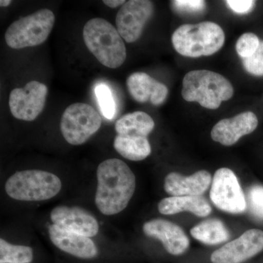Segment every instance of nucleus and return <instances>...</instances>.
<instances>
[{"label": "nucleus", "instance_id": "nucleus-11", "mask_svg": "<svg viewBox=\"0 0 263 263\" xmlns=\"http://www.w3.org/2000/svg\"><path fill=\"white\" fill-rule=\"evenodd\" d=\"M263 250V231L247 230L236 239L226 243L211 256L212 263H241Z\"/></svg>", "mask_w": 263, "mask_h": 263}, {"label": "nucleus", "instance_id": "nucleus-5", "mask_svg": "<svg viewBox=\"0 0 263 263\" xmlns=\"http://www.w3.org/2000/svg\"><path fill=\"white\" fill-rule=\"evenodd\" d=\"M62 188V182L56 175L29 170L12 175L5 183L8 196L22 201H43L56 196Z\"/></svg>", "mask_w": 263, "mask_h": 263}, {"label": "nucleus", "instance_id": "nucleus-2", "mask_svg": "<svg viewBox=\"0 0 263 263\" xmlns=\"http://www.w3.org/2000/svg\"><path fill=\"white\" fill-rule=\"evenodd\" d=\"M83 37L89 51L105 67L118 68L125 62L127 51L122 36L108 21L89 20L83 29Z\"/></svg>", "mask_w": 263, "mask_h": 263}, {"label": "nucleus", "instance_id": "nucleus-23", "mask_svg": "<svg viewBox=\"0 0 263 263\" xmlns=\"http://www.w3.org/2000/svg\"><path fill=\"white\" fill-rule=\"evenodd\" d=\"M95 95L104 117L111 120L115 117L116 104L110 87L105 84H99L95 88Z\"/></svg>", "mask_w": 263, "mask_h": 263}, {"label": "nucleus", "instance_id": "nucleus-1", "mask_svg": "<svg viewBox=\"0 0 263 263\" xmlns=\"http://www.w3.org/2000/svg\"><path fill=\"white\" fill-rule=\"evenodd\" d=\"M97 178L95 203L99 211L111 216L125 209L136 187V176L129 166L119 159L103 161L97 170Z\"/></svg>", "mask_w": 263, "mask_h": 263}, {"label": "nucleus", "instance_id": "nucleus-22", "mask_svg": "<svg viewBox=\"0 0 263 263\" xmlns=\"http://www.w3.org/2000/svg\"><path fill=\"white\" fill-rule=\"evenodd\" d=\"M32 259L30 247L13 245L3 238L0 239V263H30Z\"/></svg>", "mask_w": 263, "mask_h": 263}, {"label": "nucleus", "instance_id": "nucleus-17", "mask_svg": "<svg viewBox=\"0 0 263 263\" xmlns=\"http://www.w3.org/2000/svg\"><path fill=\"white\" fill-rule=\"evenodd\" d=\"M127 87L132 98L140 103L150 100L154 105H160L168 95L165 85L145 72L131 74L127 79Z\"/></svg>", "mask_w": 263, "mask_h": 263}, {"label": "nucleus", "instance_id": "nucleus-6", "mask_svg": "<svg viewBox=\"0 0 263 263\" xmlns=\"http://www.w3.org/2000/svg\"><path fill=\"white\" fill-rule=\"evenodd\" d=\"M54 23L51 10H38L10 24L5 32V41L13 49L39 46L48 39Z\"/></svg>", "mask_w": 263, "mask_h": 263}, {"label": "nucleus", "instance_id": "nucleus-15", "mask_svg": "<svg viewBox=\"0 0 263 263\" xmlns=\"http://www.w3.org/2000/svg\"><path fill=\"white\" fill-rule=\"evenodd\" d=\"M50 239L57 248L81 259H93L98 254V248L88 237L60 229L54 224L48 226Z\"/></svg>", "mask_w": 263, "mask_h": 263}, {"label": "nucleus", "instance_id": "nucleus-14", "mask_svg": "<svg viewBox=\"0 0 263 263\" xmlns=\"http://www.w3.org/2000/svg\"><path fill=\"white\" fill-rule=\"evenodd\" d=\"M144 234L160 240L164 249L173 255H181L190 247V240L177 224L164 219H153L143 226Z\"/></svg>", "mask_w": 263, "mask_h": 263}, {"label": "nucleus", "instance_id": "nucleus-25", "mask_svg": "<svg viewBox=\"0 0 263 263\" xmlns=\"http://www.w3.org/2000/svg\"><path fill=\"white\" fill-rule=\"evenodd\" d=\"M259 41L258 37L253 33H245L242 34L236 43V51L243 60L249 58L255 53L259 47Z\"/></svg>", "mask_w": 263, "mask_h": 263}, {"label": "nucleus", "instance_id": "nucleus-24", "mask_svg": "<svg viewBox=\"0 0 263 263\" xmlns=\"http://www.w3.org/2000/svg\"><path fill=\"white\" fill-rule=\"evenodd\" d=\"M247 209L255 219L263 221V186L254 185L247 191Z\"/></svg>", "mask_w": 263, "mask_h": 263}, {"label": "nucleus", "instance_id": "nucleus-21", "mask_svg": "<svg viewBox=\"0 0 263 263\" xmlns=\"http://www.w3.org/2000/svg\"><path fill=\"white\" fill-rule=\"evenodd\" d=\"M192 236L204 245L214 246L229 240L230 233L224 223L217 219H206L194 227Z\"/></svg>", "mask_w": 263, "mask_h": 263}, {"label": "nucleus", "instance_id": "nucleus-12", "mask_svg": "<svg viewBox=\"0 0 263 263\" xmlns=\"http://www.w3.org/2000/svg\"><path fill=\"white\" fill-rule=\"evenodd\" d=\"M53 224L67 230L91 238L98 234V221L92 214L80 207L57 206L52 210Z\"/></svg>", "mask_w": 263, "mask_h": 263}, {"label": "nucleus", "instance_id": "nucleus-28", "mask_svg": "<svg viewBox=\"0 0 263 263\" xmlns=\"http://www.w3.org/2000/svg\"><path fill=\"white\" fill-rule=\"evenodd\" d=\"M227 5L230 9L238 14H247L252 11L255 5V2L252 0H228Z\"/></svg>", "mask_w": 263, "mask_h": 263}, {"label": "nucleus", "instance_id": "nucleus-16", "mask_svg": "<svg viewBox=\"0 0 263 263\" xmlns=\"http://www.w3.org/2000/svg\"><path fill=\"white\" fill-rule=\"evenodd\" d=\"M212 182V176L206 171H200L190 176L171 173L164 180L166 193L172 196H200L207 191Z\"/></svg>", "mask_w": 263, "mask_h": 263}, {"label": "nucleus", "instance_id": "nucleus-8", "mask_svg": "<svg viewBox=\"0 0 263 263\" xmlns=\"http://www.w3.org/2000/svg\"><path fill=\"white\" fill-rule=\"evenodd\" d=\"M211 200L219 210L240 214L247 209V200L238 178L227 167L216 171L212 179Z\"/></svg>", "mask_w": 263, "mask_h": 263}, {"label": "nucleus", "instance_id": "nucleus-29", "mask_svg": "<svg viewBox=\"0 0 263 263\" xmlns=\"http://www.w3.org/2000/svg\"><path fill=\"white\" fill-rule=\"evenodd\" d=\"M103 3L109 8H116L125 4L126 1L124 0H104Z\"/></svg>", "mask_w": 263, "mask_h": 263}, {"label": "nucleus", "instance_id": "nucleus-27", "mask_svg": "<svg viewBox=\"0 0 263 263\" xmlns=\"http://www.w3.org/2000/svg\"><path fill=\"white\" fill-rule=\"evenodd\" d=\"M173 5L183 13H199L205 8V3L201 0H176L173 2Z\"/></svg>", "mask_w": 263, "mask_h": 263}, {"label": "nucleus", "instance_id": "nucleus-13", "mask_svg": "<svg viewBox=\"0 0 263 263\" xmlns=\"http://www.w3.org/2000/svg\"><path fill=\"white\" fill-rule=\"evenodd\" d=\"M258 125L257 116L252 112H245L230 119L219 121L213 127V141L223 146H233L241 137L253 133Z\"/></svg>", "mask_w": 263, "mask_h": 263}, {"label": "nucleus", "instance_id": "nucleus-20", "mask_svg": "<svg viewBox=\"0 0 263 263\" xmlns=\"http://www.w3.org/2000/svg\"><path fill=\"white\" fill-rule=\"evenodd\" d=\"M114 147L119 155L132 161L145 160L152 152L149 141L145 137L117 135Z\"/></svg>", "mask_w": 263, "mask_h": 263}, {"label": "nucleus", "instance_id": "nucleus-26", "mask_svg": "<svg viewBox=\"0 0 263 263\" xmlns=\"http://www.w3.org/2000/svg\"><path fill=\"white\" fill-rule=\"evenodd\" d=\"M245 69L249 73L256 76H263V41L252 56L243 60Z\"/></svg>", "mask_w": 263, "mask_h": 263}, {"label": "nucleus", "instance_id": "nucleus-10", "mask_svg": "<svg viewBox=\"0 0 263 263\" xmlns=\"http://www.w3.org/2000/svg\"><path fill=\"white\" fill-rule=\"evenodd\" d=\"M154 12V5L148 0H129L122 5L116 17L117 29L127 43L136 42Z\"/></svg>", "mask_w": 263, "mask_h": 263}, {"label": "nucleus", "instance_id": "nucleus-18", "mask_svg": "<svg viewBox=\"0 0 263 263\" xmlns=\"http://www.w3.org/2000/svg\"><path fill=\"white\" fill-rule=\"evenodd\" d=\"M158 210L164 215L189 212L195 216L205 217L212 213V209L207 200L200 196H173L161 200Z\"/></svg>", "mask_w": 263, "mask_h": 263}, {"label": "nucleus", "instance_id": "nucleus-4", "mask_svg": "<svg viewBox=\"0 0 263 263\" xmlns=\"http://www.w3.org/2000/svg\"><path fill=\"white\" fill-rule=\"evenodd\" d=\"M233 86L224 76L205 70L190 71L183 79L181 95L187 102H197L208 109H217L233 97Z\"/></svg>", "mask_w": 263, "mask_h": 263}, {"label": "nucleus", "instance_id": "nucleus-30", "mask_svg": "<svg viewBox=\"0 0 263 263\" xmlns=\"http://www.w3.org/2000/svg\"><path fill=\"white\" fill-rule=\"evenodd\" d=\"M11 3L12 2L10 0H1L0 5H1V7H8Z\"/></svg>", "mask_w": 263, "mask_h": 263}, {"label": "nucleus", "instance_id": "nucleus-3", "mask_svg": "<svg viewBox=\"0 0 263 263\" xmlns=\"http://www.w3.org/2000/svg\"><path fill=\"white\" fill-rule=\"evenodd\" d=\"M224 40L223 29L212 22L184 24L172 35L175 50L182 56L192 58L214 54L222 47Z\"/></svg>", "mask_w": 263, "mask_h": 263}, {"label": "nucleus", "instance_id": "nucleus-9", "mask_svg": "<svg viewBox=\"0 0 263 263\" xmlns=\"http://www.w3.org/2000/svg\"><path fill=\"white\" fill-rule=\"evenodd\" d=\"M48 91L47 86L37 81L13 89L9 98L10 112L19 120H34L44 109Z\"/></svg>", "mask_w": 263, "mask_h": 263}, {"label": "nucleus", "instance_id": "nucleus-19", "mask_svg": "<svg viewBox=\"0 0 263 263\" xmlns=\"http://www.w3.org/2000/svg\"><path fill=\"white\" fill-rule=\"evenodd\" d=\"M155 126L153 119L148 114L136 111L121 117L116 123L115 129L118 135L147 138Z\"/></svg>", "mask_w": 263, "mask_h": 263}, {"label": "nucleus", "instance_id": "nucleus-7", "mask_svg": "<svg viewBox=\"0 0 263 263\" xmlns=\"http://www.w3.org/2000/svg\"><path fill=\"white\" fill-rule=\"evenodd\" d=\"M102 125L100 114L89 104H72L62 114L60 129L67 143L73 146L84 144Z\"/></svg>", "mask_w": 263, "mask_h": 263}]
</instances>
